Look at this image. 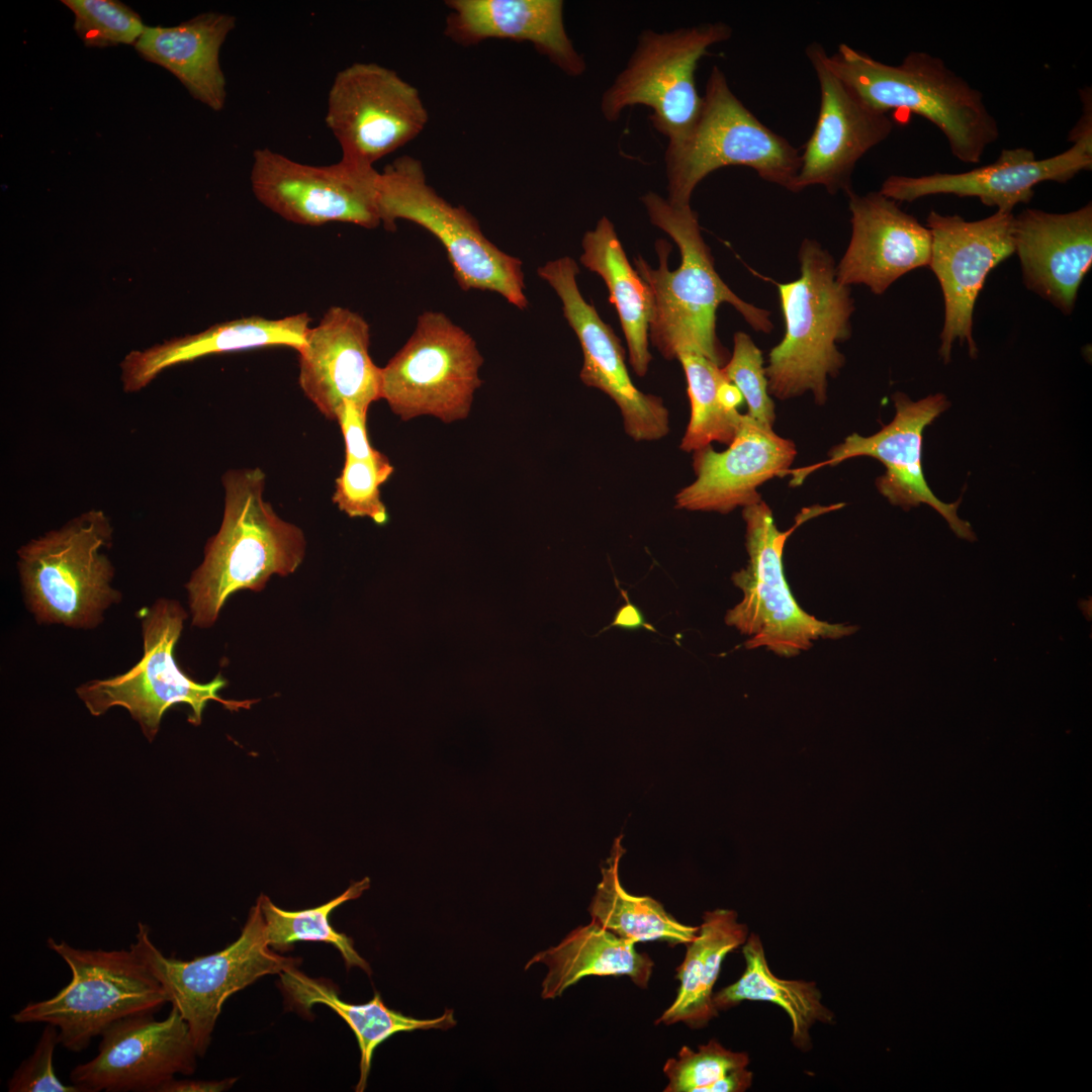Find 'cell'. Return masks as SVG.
<instances>
[{"label":"cell","mask_w":1092,"mask_h":1092,"mask_svg":"<svg viewBox=\"0 0 1092 1092\" xmlns=\"http://www.w3.org/2000/svg\"><path fill=\"white\" fill-rule=\"evenodd\" d=\"M641 200L650 221L674 241L680 253L675 270L668 268L669 246L664 241L656 244L657 269L640 256L635 259L636 271L653 296L650 339L666 359L697 353L722 367L727 355L716 334L719 305L731 304L755 331L762 333L774 329L770 312L741 299L719 276L691 205H672L654 192Z\"/></svg>","instance_id":"obj_1"},{"label":"cell","mask_w":1092,"mask_h":1092,"mask_svg":"<svg viewBox=\"0 0 1092 1092\" xmlns=\"http://www.w3.org/2000/svg\"><path fill=\"white\" fill-rule=\"evenodd\" d=\"M224 508L220 528L185 587L192 625L209 628L228 599L242 589L262 590L274 575L293 573L304 559L305 537L281 519L264 498L265 473L230 469L221 477Z\"/></svg>","instance_id":"obj_2"},{"label":"cell","mask_w":1092,"mask_h":1092,"mask_svg":"<svg viewBox=\"0 0 1092 1092\" xmlns=\"http://www.w3.org/2000/svg\"><path fill=\"white\" fill-rule=\"evenodd\" d=\"M827 62L877 110H905L927 119L945 136L952 156L964 163H980L1000 135L983 93L938 57L911 52L899 65H888L841 43Z\"/></svg>","instance_id":"obj_3"},{"label":"cell","mask_w":1092,"mask_h":1092,"mask_svg":"<svg viewBox=\"0 0 1092 1092\" xmlns=\"http://www.w3.org/2000/svg\"><path fill=\"white\" fill-rule=\"evenodd\" d=\"M798 256L800 277L777 285L785 334L768 354L767 389L782 400L810 391L823 404L828 377H836L845 362L837 343L850 338L854 300L819 242L804 239Z\"/></svg>","instance_id":"obj_4"},{"label":"cell","mask_w":1092,"mask_h":1092,"mask_svg":"<svg viewBox=\"0 0 1092 1092\" xmlns=\"http://www.w3.org/2000/svg\"><path fill=\"white\" fill-rule=\"evenodd\" d=\"M112 539L109 517L91 509L18 548L22 594L36 623L89 630L103 622L121 600L103 552Z\"/></svg>","instance_id":"obj_5"},{"label":"cell","mask_w":1092,"mask_h":1092,"mask_svg":"<svg viewBox=\"0 0 1092 1092\" xmlns=\"http://www.w3.org/2000/svg\"><path fill=\"white\" fill-rule=\"evenodd\" d=\"M47 945L68 965L72 980L54 997L26 1004L11 1019L57 1026L60 1043L71 1052L87 1049L116 1021L154 1014L168 1002L160 982L131 947L84 949L53 937Z\"/></svg>","instance_id":"obj_6"},{"label":"cell","mask_w":1092,"mask_h":1092,"mask_svg":"<svg viewBox=\"0 0 1092 1092\" xmlns=\"http://www.w3.org/2000/svg\"><path fill=\"white\" fill-rule=\"evenodd\" d=\"M665 164L667 201L685 206L705 177L728 166L751 168L764 181L797 192L801 155L742 104L723 71L714 66L700 116L679 145L666 149Z\"/></svg>","instance_id":"obj_7"},{"label":"cell","mask_w":1092,"mask_h":1092,"mask_svg":"<svg viewBox=\"0 0 1092 1092\" xmlns=\"http://www.w3.org/2000/svg\"><path fill=\"white\" fill-rule=\"evenodd\" d=\"M378 201L385 230L408 220L441 242L462 290L495 292L520 309L528 306L521 260L490 242L464 206L440 196L419 159L403 155L379 172Z\"/></svg>","instance_id":"obj_8"},{"label":"cell","mask_w":1092,"mask_h":1092,"mask_svg":"<svg viewBox=\"0 0 1092 1092\" xmlns=\"http://www.w3.org/2000/svg\"><path fill=\"white\" fill-rule=\"evenodd\" d=\"M838 507L805 509L788 531L776 527L772 512L763 500L743 508L749 560L732 576L743 598L728 611L726 623L748 636L747 649L764 647L780 656H796L818 639H839L856 630L806 613L792 596L783 569L785 544L794 530L810 518Z\"/></svg>","instance_id":"obj_9"},{"label":"cell","mask_w":1092,"mask_h":1092,"mask_svg":"<svg viewBox=\"0 0 1092 1092\" xmlns=\"http://www.w3.org/2000/svg\"><path fill=\"white\" fill-rule=\"evenodd\" d=\"M136 616L144 642L141 660L121 674L92 679L76 689L91 715L100 716L112 707H123L151 741L159 731L165 711L176 704H187L192 710L188 721L198 725L208 701H217L231 710L248 708L254 703L222 700L218 692L226 680L220 674L207 684H199L179 668L175 648L188 615L178 601L157 599Z\"/></svg>","instance_id":"obj_10"},{"label":"cell","mask_w":1092,"mask_h":1092,"mask_svg":"<svg viewBox=\"0 0 1092 1092\" xmlns=\"http://www.w3.org/2000/svg\"><path fill=\"white\" fill-rule=\"evenodd\" d=\"M163 987L168 1002L187 1022L198 1056H204L225 1000L266 975L296 967L297 959L268 945L259 905L252 907L240 936L223 949L191 961L166 957L151 938L150 926L138 923L129 945Z\"/></svg>","instance_id":"obj_11"},{"label":"cell","mask_w":1092,"mask_h":1092,"mask_svg":"<svg viewBox=\"0 0 1092 1092\" xmlns=\"http://www.w3.org/2000/svg\"><path fill=\"white\" fill-rule=\"evenodd\" d=\"M731 33L721 21L668 32L642 31L626 68L603 94L604 117L615 121L626 107L645 105L652 110L654 128L667 138V148L679 145L703 106L695 79L698 64L710 47Z\"/></svg>","instance_id":"obj_12"},{"label":"cell","mask_w":1092,"mask_h":1092,"mask_svg":"<svg viewBox=\"0 0 1092 1092\" xmlns=\"http://www.w3.org/2000/svg\"><path fill=\"white\" fill-rule=\"evenodd\" d=\"M474 339L444 312L424 311L405 344L380 369V399L402 421L432 416L444 423L469 416L482 381Z\"/></svg>","instance_id":"obj_13"},{"label":"cell","mask_w":1092,"mask_h":1092,"mask_svg":"<svg viewBox=\"0 0 1092 1092\" xmlns=\"http://www.w3.org/2000/svg\"><path fill=\"white\" fill-rule=\"evenodd\" d=\"M428 111L418 89L375 63H354L335 76L328 93L326 123L343 160L373 166L415 140Z\"/></svg>","instance_id":"obj_14"},{"label":"cell","mask_w":1092,"mask_h":1092,"mask_svg":"<svg viewBox=\"0 0 1092 1092\" xmlns=\"http://www.w3.org/2000/svg\"><path fill=\"white\" fill-rule=\"evenodd\" d=\"M379 172L341 159L327 166L299 163L270 149L253 155L251 187L259 202L301 225L345 222L365 229L381 224Z\"/></svg>","instance_id":"obj_15"},{"label":"cell","mask_w":1092,"mask_h":1092,"mask_svg":"<svg viewBox=\"0 0 1092 1092\" xmlns=\"http://www.w3.org/2000/svg\"><path fill=\"white\" fill-rule=\"evenodd\" d=\"M1013 212L996 210L988 217L967 220L958 214L931 210L926 226L931 233L929 267L943 296L944 318L938 353L950 361L953 343L967 344L976 358L974 309L987 275L1014 253Z\"/></svg>","instance_id":"obj_16"},{"label":"cell","mask_w":1092,"mask_h":1092,"mask_svg":"<svg viewBox=\"0 0 1092 1092\" xmlns=\"http://www.w3.org/2000/svg\"><path fill=\"white\" fill-rule=\"evenodd\" d=\"M893 400L896 415L881 431L869 437L852 434L828 452L827 460L804 468L788 469L784 476L791 474L790 483L795 486L816 469L834 466L857 456H870L886 467L885 474L877 478L876 485L891 504L905 510L927 504L947 521L958 537L976 540L970 524L957 515L961 500L946 504L937 498L922 471L923 430L949 407V401L942 393L914 401L902 392H896Z\"/></svg>","instance_id":"obj_17"},{"label":"cell","mask_w":1092,"mask_h":1092,"mask_svg":"<svg viewBox=\"0 0 1092 1092\" xmlns=\"http://www.w3.org/2000/svg\"><path fill=\"white\" fill-rule=\"evenodd\" d=\"M100 1036L97 1055L70 1073L83 1092H158L176 1074L196 1068L189 1026L173 1006L163 1020L151 1013L129 1016Z\"/></svg>","instance_id":"obj_18"},{"label":"cell","mask_w":1092,"mask_h":1092,"mask_svg":"<svg viewBox=\"0 0 1092 1092\" xmlns=\"http://www.w3.org/2000/svg\"><path fill=\"white\" fill-rule=\"evenodd\" d=\"M537 273L560 298L564 317L580 343L583 355L580 380L615 401L630 438L655 441L665 437L669 431V416L663 400L640 391L633 384L620 340L579 291L576 262L564 256L539 267Z\"/></svg>","instance_id":"obj_19"},{"label":"cell","mask_w":1092,"mask_h":1092,"mask_svg":"<svg viewBox=\"0 0 1092 1092\" xmlns=\"http://www.w3.org/2000/svg\"><path fill=\"white\" fill-rule=\"evenodd\" d=\"M806 55L819 83L820 108L801 155L797 192L821 185L830 194H848L856 163L891 134L894 122L832 71L820 43H810Z\"/></svg>","instance_id":"obj_20"},{"label":"cell","mask_w":1092,"mask_h":1092,"mask_svg":"<svg viewBox=\"0 0 1092 1092\" xmlns=\"http://www.w3.org/2000/svg\"><path fill=\"white\" fill-rule=\"evenodd\" d=\"M1092 168V144L1075 143L1066 151L1036 159L1031 149H1003L994 163L962 173L935 172L922 176L891 175L879 190L895 201L912 202L938 194L977 197L1001 212L1028 203L1042 182L1066 183Z\"/></svg>","instance_id":"obj_21"},{"label":"cell","mask_w":1092,"mask_h":1092,"mask_svg":"<svg viewBox=\"0 0 1092 1092\" xmlns=\"http://www.w3.org/2000/svg\"><path fill=\"white\" fill-rule=\"evenodd\" d=\"M370 327L356 311L331 306L308 330L298 352V383L329 420L347 404L368 411L380 399V369L370 353Z\"/></svg>","instance_id":"obj_22"},{"label":"cell","mask_w":1092,"mask_h":1092,"mask_svg":"<svg viewBox=\"0 0 1092 1092\" xmlns=\"http://www.w3.org/2000/svg\"><path fill=\"white\" fill-rule=\"evenodd\" d=\"M796 454L793 441L742 415L728 449L717 452L709 445L694 452L696 479L675 494V507L727 514L758 504L757 487L784 476Z\"/></svg>","instance_id":"obj_23"},{"label":"cell","mask_w":1092,"mask_h":1092,"mask_svg":"<svg viewBox=\"0 0 1092 1092\" xmlns=\"http://www.w3.org/2000/svg\"><path fill=\"white\" fill-rule=\"evenodd\" d=\"M851 214L849 244L836 265L845 285L863 284L881 295L908 272L929 265L931 233L897 201L880 191L847 194Z\"/></svg>","instance_id":"obj_24"},{"label":"cell","mask_w":1092,"mask_h":1092,"mask_svg":"<svg viewBox=\"0 0 1092 1092\" xmlns=\"http://www.w3.org/2000/svg\"><path fill=\"white\" fill-rule=\"evenodd\" d=\"M1025 287L1064 314L1074 310L1092 265V204L1065 213L1025 208L1013 221Z\"/></svg>","instance_id":"obj_25"},{"label":"cell","mask_w":1092,"mask_h":1092,"mask_svg":"<svg viewBox=\"0 0 1092 1092\" xmlns=\"http://www.w3.org/2000/svg\"><path fill=\"white\" fill-rule=\"evenodd\" d=\"M445 35L460 46L488 38L528 41L571 77L585 71L563 23L560 0H448Z\"/></svg>","instance_id":"obj_26"},{"label":"cell","mask_w":1092,"mask_h":1092,"mask_svg":"<svg viewBox=\"0 0 1092 1092\" xmlns=\"http://www.w3.org/2000/svg\"><path fill=\"white\" fill-rule=\"evenodd\" d=\"M306 312L282 318L259 315L214 325L198 334L173 338L143 351H131L120 363L125 392L149 385L168 367L212 354L266 347H289L298 351L310 329Z\"/></svg>","instance_id":"obj_27"},{"label":"cell","mask_w":1092,"mask_h":1092,"mask_svg":"<svg viewBox=\"0 0 1092 1092\" xmlns=\"http://www.w3.org/2000/svg\"><path fill=\"white\" fill-rule=\"evenodd\" d=\"M235 26L231 14L203 12L175 26H147L134 49L171 72L194 99L219 111L226 98L219 52Z\"/></svg>","instance_id":"obj_28"},{"label":"cell","mask_w":1092,"mask_h":1092,"mask_svg":"<svg viewBox=\"0 0 1092 1092\" xmlns=\"http://www.w3.org/2000/svg\"><path fill=\"white\" fill-rule=\"evenodd\" d=\"M544 964L548 972L541 986L543 999H554L588 976H627L647 988L653 961L638 952L635 943L604 928L592 919L570 931L557 945L536 953L525 970Z\"/></svg>","instance_id":"obj_29"},{"label":"cell","mask_w":1092,"mask_h":1092,"mask_svg":"<svg viewBox=\"0 0 1092 1092\" xmlns=\"http://www.w3.org/2000/svg\"><path fill=\"white\" fill-rule=\"evenodd\" d=\"M748 935V927L738 921L734 910L705 912L698 933L686 944L684 961L676 969L679 987L675 999L655 1023L682 1022L691 1028H701L716 1017L714 986L723 961L742 946Z\"/></svg>","instance_id":"obj_30"},{"label":"cell","mask_w":1092,"mask_h":1092,"mask_svg":"<svg viewBox=\"0 0 1092 1092\" xmlns=\"http://www.w3.org/2000/svg\"><path fill=\"white\" fill-rule=\"evenodd\" d=\"M580 262L606 283L610 301L620 318L629 361L638 376H644L651 361L648 338L653 314V296L647 283L629 263L612 221L603 216L582 238Z\"/></svg>","instance_id":"obj_31"},{"label":"cell","mask_w":1092,"mask_h":1092,"mask_svg":"<svg viewBox=\"0 0 1092 1092\" xmlns=\"http://www.w3.org/2000/svg\"><path fill=\"white\" fill-rule=\"evenodd\" d=\"M280 984L288 997L304 1010L314 1004L333 1009L351 1027L360 1050V1078L355 1090H365L374 1051L384 1040L398 1032L417 1029H449L456 1025L453 1009L447 1008L443 1015L432 1019H418L389 1009L375 992L364 1004H351L339 998L328 983L307 977L296 967L279 974Z\"/></svg>","instance_id":"obj_32"},{"label":"cell","mask_w":1092,"mask_h":1092,"mask_svg":"<svg viewBox=\"0 0 1092 1092\" xmlns=\"http://www.w3.org/2000/svg\"><path fill=\"white\" fill-rule=\"evenodd\" d=\"M745 969L731 985L714 993L716 1009L727 1010L743 1001H765L781 1007L792 1022L794 1045L807 1052L812 1049L811 1028L815 1023L833 1024L834 1013L822 1002L814 982L778 978L769 969L763 943L750 933L742 945Z\"/></svg>","instance_id":"obj_33"},{"label":"cell","mask_w":1092,"mask_h":1092,"mask_svg":"<svg viewBox=\"0 0 1092 1092\" xmlns=\"http://www.w3.org/2000/svg\"><path fill=\"white\" fill-rule=\"evenodd\" d=\"M619 836L610 856L602 867V879L597 886L588 911L592 919L618 936L634 943L663 940L670 945L688 944L699 926L677 921L664 907L649 896L628 893L619 878V863L624 854Z\"/></svg>","instance_id":"obj_34"},{"label":"cell","mask_w":1092,"mask_h":1092,"mask_svg":"<svg viewBox=\"0 0 1092 1092\" xmlns=\"http://www.w3.org/2000/svg\"><path fill=\"white\" fill-rule=\"evenodd\" d=\"M369 887L370 880L366 877L326 904L301 911L283 910L266 895H260L256 903L261 911L268 945L274 950L285 951L298 941L330 943L341 952L347 968L358 967L370 975V966L356 951L352 938L335 930L330 923V915L335 908L359 898Z\"/></svg>","instance_id":"obj_35"},{"label":"cell","mask_w":1092,"mask_h":1092,"mask_svg":"<svg viewBox=\"0 0 1092 1092\" xmlns=\"http://www.w3.org/2000/svg\"><path fill=\"white\" fill-rule=\"evenodd\" d=\"M676 359L686 374L691 403V418L679 448L695 452L712 442L730 445L742 415L721 401L720 389L728 381L721 366L697 353H682Z\"/></svg>","instance_id":"obj_36"},{"label":"cell","mask_w":1092,"mask_h":1092,"mask_svg":"<svg viewBox=\"0 0 1092 1092\" xmlns=\"http://www.w3.org/2000/svg\"><path fill=\"white\" fill-rule=\"evenodd\" d=\"M393 470L382 453L372 459L345 457L342 472L336 479L333 502L351 518L367 517L378 525L385 524L388 515L380 487Z\"/></svg>","instance_id":"obj_37"},{"label":"cell","mask_w":1092,"mask_h":1092,"mask_svg":"<svg viewBox=\"0 0 1092 1092\" xmlns=\"http://www.w3.org/2000/svg\"><path fill=\"white\" fill-rule=\"evenodd\" d=\"M74 14V29L87 47L133 44L147 26L130 7L116 0H63Z\"/></svg>","instance_id":"obj_38"},{"label":"cell","mask_w":1092,"mask_h":1092,"mask_svg":"<svg viewBox=\"0 0 1092 1092\" xmlns=\"http://www.w3.org/2000/svg\"><path fill=\"white\" fill-rule=\"evenodd\" d=\"M749 1057L744 1052H733L712 1038L698 1051L684 1045L676 1058L668 1059L663 1073L668 1079L664 1092H705V1090L730 1072L747 1068Z\"/></svg>","instance_id":"obj_39"},{"label":"cell","mask_w":1092,"mask_h":1092,"mask_svg":"<svg viewBox=\"0 0 1092 1092\" xmlns=\"http://www.w3.org/2000/svg\"><path fill=\"white\" fill-rule=\"evenodd\" d=\"M733 342L732 355L721 371L746 400L747 416L772 429L775 404L767 389L762 353L746 333H735Z\"/></svg>","instance_id":"obj_40"},{"label":"cell","mask_w":1092,"mask_h":1092,"mask_svg":"<svg viewBox=\"0 0 1092 1092\" xmlns=\"http://www.w3.org/2000/svg\"><path fill=\"white\" fill-rule=\"evenodd\" d=\"M60 1043L59 1029L46 1024L32 1054L13 1072L7 1082L9 1092H83L75 1085L64 1084L54 1069V1053Z\"/></svg>","instance_id":"obj_41"},{"label":"cell","mask_w":1092,"mask_h":1092,"mask_svg":"<svg viewBox=\"0 0 1092 1092\" xmlns=\"http://www.w3.org/2000/svg\"><path fill=\"white\" fill-rule=\"evenodd\" d=\"M368 411L347 404L338 418L345 442V457L372 459L381 454L370 444L366 429Z\"/></svg>","instance_id":"obj_42"},{"label":"cell","mask_w":1092,"mask_h":1092,"mask_svg":"<svg viewBox=\"0 0 1092 1092\" xmlns=\"http://www.w3.org/2000/svg\"><path fill=\"white\" fill-rule=\"evenodd\" d=\"M236 1078L223 1080H175L164 1084L158 1092H219L232 1088Z\"/></svg>","instance_id":"obj_43"},{"label":"cell","mask_w":1092,"mask_h":1092,"mask_svg":"<svg viewBox=\"0 0 1092 1092\" xmlns=\"http://www.w3.org/2000/svg\"><path fill=\"white\" fill-rule=\"evenodd\" d=\"M1083 103L1081 117L1069 133V141L1075 143L1092 144V98L1091 89L1086 87L1080 92Z\"/></svg>","instance_id":"obj_44"},{"label":"cell","mask_w":1092,"mask_h":1092,"mask_svg":"<svg viewBox=\"0 0 1092 1092\" xmlns=\"http://www.w3.org/2000/svg\"><path fill=\"white\" fill-rule=\"evenodd\" d=\"M753 1081V1073L747 1068L734 1070L710 1085L705 1092H744Z\"/></svg>","instance_id":"obj_45"}]
</instances>
